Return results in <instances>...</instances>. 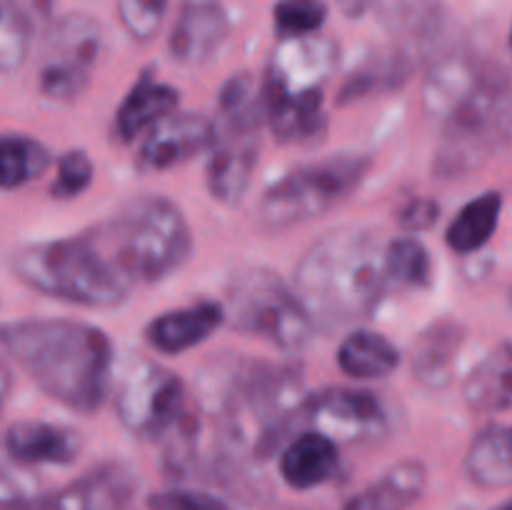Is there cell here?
Masks as SVG:
<instances>
[{"label": "cell", "mask_w": 512, "mask_h": 510, "mask_svg": "<svg viewBox=\"0 0 512 510\" xmlns=\"http://www.w3.org/2000/svg\"><path fill=\"white\" fill-rule=\"evenodd\" d=\"M0 348L48 398L75 413L103 408L113 383V343L80 320L28 318L0 325Z\"/></svg>", "instance_id": "6da1fadb"}, {"label": "cell", "mask_w": 512, "mask_h": 510, "mask_svg": "<svg viewBox=\"0 0 512 510\" xmlns=\"http://www.w3.org/2000/svg\"><path fill=\"white\" fill-rule=\"evenodd\" d=\"M200 408L218 420L238 453L268 460L300 423L305 385L295 365L233 360L200 375Z\"/></svg>", "instance_id": "7a4b0ae2"}, {"label": "cell", "mask_w": 512, "mask_h": 510, "mask_svg": "<svg viewBox=\"0 0 512 510\" xmlns=\"http://www.w3.org/2000/svg\"><path fill=\"white\" fill-rule=\"evenodd\" d=\"M293 288L318 330L373 318L390 290L385 245L363 228L328 230L298 260Z\"/></svg>", "instance_id": "3957f363"}, {"label": "cell", "mask_w": 512, "mask_h": 510, "mask_svg": "<svg viewBox=\"0 0 512 510\" xmlns=\"http://www.w3.org/2000/svg\"><path fill=\"white\" fill-rule=\"evenodd\" d=\"M93 235L133 285L160 283L193 255V230L163 195H133Z\"/></svg>", "instance_id": "277c9868"}, {"label": "cell", "mask_w": 512, "mask_h": 510, "mask_svg": "<svg viewBox=\"0 0 512 510\" xmlns=\"http://www.w3.org/2000/svg\"><path fill=\"white\" fill-rule=\"evenodd\" d=\"M13 275L28 288L83 308H118L135 288L90 233L23 245L10 258Z\"/></svg>", "instance_id": "5b68a950"}, {"label": "cell", "mask_w": 512, "mask_h": 510, "mask_svg": "<svg viewBox=\"0 0 512 510\" xmlns=\"http://www.w3.org/2000/svg\"><path fill=\"white\" fill-rule=\"evenodd\" d=\"M263 125H268L263 83L250 73H235L218 93L215 143L205 168L210 198L228 208L245 198L260 160Z\"/></svg>", "instance_id": "8992f818"}, {"label": "cell", "mask_w": 512, "mask_h": 510, "mask_svg": "<svg viewBox=\"0 0 512 510\" xmlns=\"http://www.w3.org/2000/svg\"><path fill=\"white\" fill-rule=\"evenodd\" d=\"M512 143V73L485 60L483 75L468 98L443 120L435 175L465 178L490 155Z\"/></svg>", "instance_id": "52a82bcc"}, {"label": "cell", "mask_w": 512, "mask_h": 510, "mask_svg": "<svg viewBox=\"0 0 512 510\" xmlns=\"http://www.w3.org/2000/svg\"><path fill=\"white\" fill-rule=\"evenodd\" d=\"M223 305L230 328L268 340L283 353H300L318 333L293 283L258 265L238 270L230 278Z\"/></svg>", "instance_id": "ba28073f"}, {"label": "cell", "mask_w": 512, "mask_h": 510, "mask_svg": "<svg viewBox=\"0 0 512 510\" xmlns=\"http://www.w3.org/2000/svg\"><path fill=\"white\" fill-rule=\"evenodd\" d=\"M370 165L368 155L338 153L288 170L260 198L258 225L265 233H280L320 218L350 198L370 173Z\"/></svg>", "instance_id": "9c48e42d"}, {"label": "cell", "mask_w": 512, "mask_h": 510, "mask_svg": "<svg viewBox=\"0 0 512 510\" xmlns=\"http://www.w3.org/2000/svg\"><path fill=\"white\" fill-rule=\"evenodd\" d=\"M113 408L120 425L135 438H173L190 418L185 383L163 365L138 360L115 385Z\"/></svg>", "instance_id": "30bf717a"}, {"label": "cell", "mask_w": 512, "mask_h": 510, "mask_svg": "<svg viewBox=\"0 0 512 510\" xmlns=\"http://www.w3.org/2000/svg\"><path fill=\"white\" fill-rule=\"evenodd\" d=\"M103 30L85 13H68L55 20L43 40L40 55V93L58 103L75 100L90 83L98 63Z\"/></svg>", "instance_id": "8fae6325"}, {"label": "cell", "mask_w": 512, "mask_h": 510, "mask_svg": "<svg viewBox=\"0 0 512 510\" xmlns=\"http://www.w3.org/2000/svg\"><path fill=\"white\" fill-rule=\"evenodd\" d=\"M300 423L335 443H363L388 430L390 415L378 393L365 388H325L305 398Z\"/></svg>", "instance_id": "7c38bea8"}, {"label": "cell", "mask_w": 512, "mask_h": 510, "mask_svg": "<svg viewBox=\"0 0 512 510\" xmlns=\"http://www.w3.org/2000/svg\"><path fill=\"white\" fill-rule=\"evenodd\" d=\"M215 143V120L200 113H173L145 133L135 168L163 173L210 150Z\"/></svg>", "instance_id": "4fadbf2b"}, {"label": "cell", "mask_w": 512, "mask_h": 510, "mask_svg": "<svg viewBox=\"0 0 512 510\" xmlns=\"http://www.w3.org/2000/svg\"><path fill=\"white\" fill-rule=\"evenodd\" d=\"M340 60V48L325 35L308 38H285L270 55L265 83H273L290 93L323 90L325 80L335 73Z\"/></svg>", "instance_id": "5bb4252c"}, {"label": "cell", "mask_w": 512, "mask_h": 510, "mask_svg": "<svg viewBox=\"0 0 512 510\" xmlns=\"http://www.w3.org/2000/svg\"><path fill=\"white\" fill-rule=\"evenodd\" d=\"M230 33V20L215 0H185L168 38V53L175 63L198 68L215 58Z\"/></svg>", "instance_id": "9a60e30c"}, {"label": "cell", "mask_w": 512, "mask_h": 510, "mask_svg": "<svg viewBox=\"0 0 512 510\" xmlns=\"http://www.w3.org/2000/svg\"><path fill=\"white\" fill-rule=\"evenodd\" d=\"M223 323L225 305L218 300L203 298L150 320L145 328V340L158 353L180 355L205 343Z\"/></svg>", "instance_id": "2e32d148"}, {"label": "cell", "mask_w": 512, "mask_h": 510, "mask_svg": "<svg viewBox=\"0 0 512 510\" xmlns=\"http://www.w3.org/2000/svg\"><path fill=\"white\" fill-rule=\"evenodd\" d=\"M483 68L485 60L475 55L473 50L455 48L450 53L440 55L428 68L423 78V88H420L425 113L443 123L468 98L470 90L478 85Z\"/></svg>", "instance_id": "e0dca14e"}, {"label": "cell", "mask_w": 512, "mask_h": 510, "mask_svg": "<svg viewBox=\"0 0 512 510\" xmlns=\"http://www.w3.org/2000/svg\"><path fill=\"white\" fill-rule=\"evenodd\" d=\"M5 453L18 465H70L83 440L73 428L45 420H18L3 435Z\"/></svg>", "instance_id": "ac0fdd59"}, {"label": "cell", "mask_w": 512, "mask_h": 510, "mask_svg": "<svg viewBox=\"0 0 512 510\" xmlns=\"http://www.w3.org/2000/svg\"><path fill=\"white\" fill-rule=\"evenodd\" d=\"M130 493V478L120 465H105L48 495H35L5 510H110Z\"/></svg>", "instance_id": "d6986e66"}, {"label": "cell", "mask_w": 512, "mask_h": 510, "mask_svg": "<svg viewBox=\"0 0 512 510\" xmlns=\"http://www.w3.org/2000/svg\"><path fill=\"white\" fill-rule=\"evenodd\" d=\"M340 470L338 443L318 430H303L283 445L280 478L293 490H315L330 483Z\"/></svg>", "instance_id": "ffe728a7"}, {"label": "cell", "mask_w": 512, "mask_h": 510, "mask_svg": "<svg viewBox=\"0 0 512 510\" xmlns=\"http://www.w3.org/2000/svg\"><path fill=\"white\" fill-rule=\"evenodd\" d=\"M465 343V330L458 320H435L420 330L410 355V373L423 388L445 390L455 375V360Z\"/></svg>", "instance_id": "44dd1931"}, {"label": "cell", "mask_w": 512, "mask_h": 510, "mask_svg": "<svg viewBox=\"0 0 512 510\" xmlns=\"http://www.w3.org/2000/svg\"><path fill=\"white\" fill-rule=\"evenodd\" d=\"M178 100L180 93L173 85L160 83V80H155V75L150 70H145L135 80L133 88L128 90V95L118 105V110H115V140H120V143H133L135 138L148 133L160 120L173 115L175 108H178Z\"/></svg>", "instance_id": "7402d4cb"}, {"label": "cell", "mask_w": 512, "mask_h": 510, "mask_svg": "<svg viewBox=\"0 0 512 510\" xmlns=\"http://www.w3.org/2000/svg\"><path fill=\"white\" fill-rule=\"evenodd\" d=\"M265 108L268 128L280 143H305L323 133V90L290 93L273 83H265Z\"/></svg>", "instance_id": "603a6c76"}, {"label": "cell", "mask_w": 512, "mask_h": 510, "mask_svg": "<svg viewBox=\"0 0 512 510\" xmlns=\"http://www.w3.org/2000/svg\"><path fill=\"white\" fill-rule=\"evenodd\" d=\"M463 400L478 415H498L512 410V340H505L490 350L465 375Z\"/></svg>", "instance_id": "cb8c5ba5"}, {"label": "cell", "mask_w": 512, "mask_h": 510, "mask_svg": "<svg viewBox=\"0 0 512 510\" xmlns=\"http://www.w3.org/2000/svg\"><path fill=\"white\" fill-rule=\"evenodd\" d=\"M373 10L400 48L413 55L435 38L443 20L440 0H373Z\"/></svg>", "instance_id": "d4e9b609"}, {"label": "cell", "mask_w": 512, "mask_h": 510, "mask_svg": "<svg viewBox=\"0 0 512 510\" xmlns=\"http://www.w3.org/2000/svg\"><path fill=\"white\" fill-rule=\"evenodd\" d=\"M428 485V470L418 460H403L343 505V510H408Z\"/></svg>", "instance_id": "484cf974"}, {"label": "cell", "mask_w": 512, "mask_h": 510, "mask_svg": "<svg viewBox=\"0 0 512 510\" xmlns=\"http://www.w3.org/2000/svg\"><path fill=\"white\" fill-rule=\"evenodd\" d=\"M465 475L478 488L512 485V425H488L470 443Z\"/></svg>", "instance_id": "4316f807"}, {"label": "cell", "mask_w": 512, "mask_h": 510, "mask_svg": "<svg viewBox=\"0 0 512 510\" xmlns=\"http://www.w3.org/2000/svg\"><path fill=\"white\" fill-rule=\"evenodd\" d=\"M338 368L355 380H380L395 373L400 350L385 335L358 328L345 335L338 348Z\"/></svg>", "instance_id": "83f0119b"}, {"label": "cell", "mask_w": 512, "mask_h": 510, "mask_svg": "<svg viewBox=\"0 0 512 510\" xmlns=\"http://www.w3.org/2000/svg\"><path fill=\"white\" fill-rule=\"evenodd\" d=\"M503 213V195L498 190L478 195L465 203L445 230V243L453 253L473 255L493 240Z\"/></svg>", "instance_id": "f1b7e54d"}, {"label": "cell", "mask_w": 512, "mask_h": 510, "mask_svg": "<svg viewBox=\"0 0 512 510\" xmlns=\"http://www.w3.org/2000/svg\"><path fill=\"white\" fill-rule=\"evenodd\" d=\"M415 68V55L405 48L385 50L375 53L365 60L360 68L348 75L338 93V103L348 105L353 100L365 98L373 93H385V90L400 88L410 78Z\"/></svg>", "instance_id": "f546056e"}, {"label": "cell", "mask_w": 512, "mask_h": 510, "mask_svg": "<svg viewBox=\"0 0 512 510\" xmlns=\"http://www.w3.org/2000/svg\"><path fill=\"white\" fill-rule=\"evenodd\" d=\"M50 168V150L30 135L0 133V190L38 180Z\"/></svg>", "instance_id": "4dcf8cb0"}, {"label": "cell", "mask_w": 512, "mask_h": 510, "mask_svg": "<svg viewBox=\"0 0 512 510\" xmlns=\"http://www.w3.org/2000/svg\"><path fill=\"white\" fill-rule=\"evenodd\" d=\"M385 268L390 288H428L433 280V260L428 248L413 235H400L385 243Z\"/></svg>", "instance_id": "1f68e13d"}, {"label": "cell", "mask_w": 512, "mask_h": 510, "mask_svg": "<svg viewBox=\"0 0 512 510\" xmlns=\"http://www.w3.org/2000/svg\"><path fill=\"white\" fill-rule=\"evenodd\" d=\"M33 20L20 0H0V73H15L28 60Z\"/></svg>", "instance_id": "d6a6232c"}, {"label": "cell", "mask_w": 512, "mask_h": 510, "mask_svg": "<svg viewBox=\"0 0 512 510\" xmlns=\"http://www.w3.org/2000/svg\"><path fill=\"white\" fill-rule=\"evenodd\" d=\"M328 20L325 0H278L273 5V28L280 40L318 35Z\"/></svg>", "instance_id": "836d02e7"}, {"label": "cell", "mask_w": 512, "mask_h": 510, "mask_svg": "<svg viewBox=\"0 0 512 510\" xmlns=\"http://www.w3.org/2000/svg\"><path fill=\"white\" fill-rule=\"evenodd\" d=\"M170 0H115L120 25L138 43H148L163 28Z\"/></svg>", "instance_id": "e575fe53"}, {"label": "cell", "mask_w": 512, "mask_h": 510, "mask_svg": "<svg viewBox=\"0 0 512 510\" xmlns=\"http://www.w3.org/2000/svg\"><path fill=\"white\" fill-rule=\"evenodd\" d=\"M95 165L85 150H68L58 158V170L48 193L55 200H73L93 185Z\"/></svg>", "instance_id": "d590c367"}, {"label": "cell", "mask_w": 512, "mask_h": 510, "mask_svg": "<svg viewBox=\"0 0 512 510\" xmlns=\"http://www.w3.org/2000/svg\"><path fill=\"white\" fill-rule=\"evenodd\" d=\"M148 510H233L223 498L205 490L170 488L148 495Z\"/></svg>", "instance_id": "8d00e7d4"}, {"label": "cell", "mask_w": 512, "mask_h": 510, "mask_svg": "<svg viewBox=\"0 0 512 510\" xmlns=\"http://www.w3.org/2000/svg\"><path fill=\"white\" fill-rule=\"evenodd\" d=\"M35 495H38L35 478H30L28 473L18 468L0 465V510L25 503V500L35 498Z\"/></svg>", "instance_id": "74e56055"}, {"label": "cell", "mask_w": 512, "mask_h": 510, "mask_svg": "<svg viewBox=\"0 0 512 510\" xmlns=\"http://www.w3.org/2000/svg\"><path fill=\"white\" fill-rule=\"evenodd\" d=\"M440 218V205L433 198H413L398 213V223L405 233H423L435 225Z\"/></svg>", "instance_id": "f35d334b"}, {"label": "cell", "mask_w": 512, "mask_h": 510, "mask_svg": "<svg viewBox=\"0 0 512 510\" xmlns=\"http://www.w3.org/2000/svg\"><path fill=\"white\" fill-rule=\"evenodd\" d=\"M335 5L348 20H360L373 8V0H335Z\"/></svg>", "instance_id": "ab89813d"}, {"label": "cell", "mask_w": 512, "mask_h": 510, "mask_svg": "<svg viewBox=\"0 0 512 510\" xmlns=\"http://www.w3.org/2000/svg\"><path fill=\"white\" fill-rule=\"evenodd\" d=\"M10 388H13V378H10L8 365H5L3 360H0V410H3V405L8 403Z\"/></svg>", "instance_id": "60d3db41"}, {"label": "cell", "mask_w": 512, "mask_h": 510, "mask_svg": "<svg viewBox=\"0 0 512 510\" xmlns=\"http://www.w3.org/2000/svg\"><path fill=\"white\" fill-rule=\"evenodd\" d=\"M493 510H512V498L508 500V503H503V505H498V508H493Z\"/></svg>", "instance_id": "b9f144b4"}, {"label": "cell", "mask_w": 512, "mask_h": 510, "mask_svg": "<svg viewBox=\"0 0 512 510\" xmlns=\"http://www.w3.org/2000/svg\"><path fill=\"white\" fill-rule=\"evenodd\" d=\"M510 50H512V28H510Z\"/></svg>", "instance_id": "7bdbcfd3"}, {"label": "cell", "mask_w": 512, "mask_h": 510, "mask_svg": "<svg viewBox=\"0 0 512 510\" xmlns=\"http://www.w3.org/2000/svg\"><path fill=\"white\" fill-rule=\"evenodd\" d=\"M510 308H512V290H510Z\"/></svg>", "instance_id": "ee69618b"}]
</instances>
